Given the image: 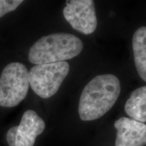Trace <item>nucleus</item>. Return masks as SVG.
<instances>
[{
    "label": "nucleus",
    "instance_id": "nucleus-6",
    "mask_svg": "<svg viewBox=\"0 0 146 146\" xmlns=\"http://www.w3.org/2000/svg\"><path fill=\"white\" fill-rule=\"evenodd\" d=\"M114 127L117 131L115 146L146 145L145 124L122 117L115 121Z\"/></svg>",
    "mask_w": 146,
    "mask_h": 146
},
{
    "label": "nucleus",
    "instance_id": "nucleus-4",
    "mask_svg": "<svg viewBox=\"0 0 146 146\" xmlns=\"http://www.w3.org/2000/svg\"><path fill=\"white\" fill-rule=\"evenodd\" d=\"M69 70L66 62L35 65L29 72V85L38 96L47 99L57 93Z\"/></svg>",
    "mask_w": 146,
    "mask_h": 146
},
{
    "label": "nucleus",
    "instance_id": "nucleus-2",
    "mask_svg": "<svg viewBox=\"0 0 146 146\" xmlns=\"http://www.w3.org/2000/svg\"><path fill=\"white\" fill-rule=\"evenodd\" d=\"M83 42L74 35L58 33L42 36L31 47L29 60L34 64L66 62L82 52Z\"/></svg>",
    "mask_w": 146,
    "mask_h": 146
},
{
    "label": "nucleus",
    "instance_id": "nucleus-9",
    "mask_svg": "<svg viewBox=\"0 0 146 146\" xmlns=\"http://www.w3.org/2000/svg\"><path fill=\"white\" fill-rule=\"evenodd\" d=\"M135 64L139 75L146 82V27L135 32L132 40Z\"/></svg>",
    "mask_w": 146,
    "mask_h": 146
},
{
    "label": "nucleus",
    "instance_id": "nucleus-1",
    "mask_svg": "<svg viewBox=\"0 0 146 146\" xmlns=\"http://www.w3.org/2000/svg\"><path fill=\"white\" fill-rule=\"evenodd\" d=\"M120 93V83L112 74L96 76L82 91L78 114L83 121H91L103 116L112 108Z\"/></svg>",
    "mask_w": 146,
    "mask_h": 146
},
{
    "label": "nucleus",
    "instance_id": "nucleus-5",
    "mask_svg": "<svg viewBox=\"0 0 146 146\" xmlns=\"http://www.w3.org/2000/svg\"><path fill=\"white\" fill-rule=\"evenodd\" d=\"M63 14L71 27L81 33L87 35L96 31L98 20L92 0L67 1Z\"/></svg>",
    "mask_w": 146,
    "mask_h": 146
},
{
    "label": "nucleus",
    "instance_id": "nucleus-11",
    "mask_svg": "<svg viewBox=\"0 0 146 146\" xmlns=\"http://www.w3.org/2000/svg\"><path fill=\"white\" fill-rule=\"evenodd\" d=\"M18 126L10 128L6 134V140L9 146H16V134H17Z\"/></svg>",
    "mask_w": 146,
    "mask_h": 146
},
{
    "label": "nucleus",
    "instance_id": "nucleus-10",
    "mask_svg": "<svg viewBox=\"0 0 146 146\" xmlns=\"http://www.w3.org/2000/svg\"><path fill=\"white\" fill-rule=\"evenodd\" d=\"M23 2L22 0H0V18L15 10Z\"/></svg>",
    "mask_w": 146,
    "mask_h": 146
},
{
    "label": "nucleus",
    "instance_id": "nucleus-7",
    "mask_svg": "<svg viewBox=\"0 0 146 146\" xmlns=\"http://www.w3.org/2000/svg\"><path fill=\"white\" fill-rule=\"evenodd\" d=\"M45 128V122L35 111H26L18 126L16 146H33L36 138L44 131Z\"/></svg>",
    "mask_w": 146,
    "mask_h": 146
},
{
    "label": "nucleus",
    "instance_id": "nucleus-3",
    "mask_svg": "<svg viewBox=\"0 0 146 146\" xmlns=\"http://www.w3.org/2000/svg\"><path fill=\"white\" fill-rule=\"evenodd\" d=\"M29 85L27 67L20 62L8 64L0 76V106H18L26 98Z\"/></svg>",
    "mask_w": 146,
    "mask_h": 146
},
{
    "label": "nucleus",
    "instance_id": "nucleus-8",
    "mask_svg": "<svg viewBox=\"0 0 146 146\" xmlns=\"http://www.w3.org/2000/svg\"><path fill=\"white\" fill-rule=\"evenodd\" d=\"M125 111L132 119L143 123L146 122V86L133 91L126 102Z\"/></svg>",
    "mask_w": 146,
    "mask_h": 146
}]
</instances>
